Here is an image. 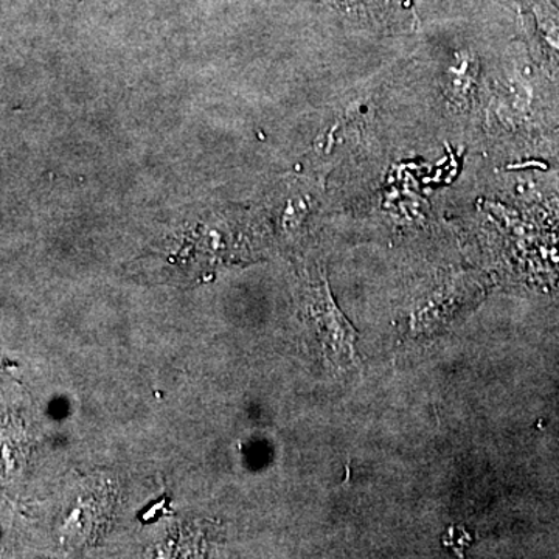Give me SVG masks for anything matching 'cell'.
Listing matches in <instances>:
<instances>
[{"instance_id": "obj_1", "label": "cell", "mask_w": 559, "mask_h": 559, "mask_svg": "<svg viewBox=\"0 0 559 559\" xmlns=\"http://www.w3.org/2000/svg\"><path fill=\"white\" fill-rule=\"evenodd\" d=\"M341 10L355 17L373 21L374 24H389L396 20L401 0H334Z\"/></svg>"}]
</instances>
